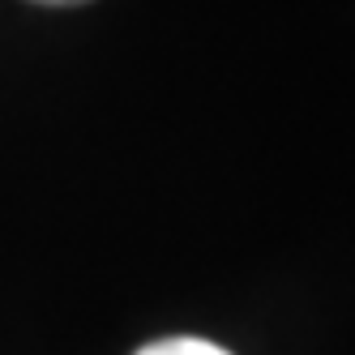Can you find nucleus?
<instances>
[{"label":"nucleus","instance_id":"nucleus-1","mask_svg":"<svg viewBox=\"0 0 355 355\" xmlns=\"http://www.w3.org/2000/svg\"><path fill=\"white\" fill-rule=\"evenodd\" d=\"M137 355H232V351H223L218 343H206V338H163L141 347Z\"/></svg>","mask_w":355,"mask_h":355},{"label":"nucleus","instance_id":"nucleus-2","mask_svg":"<svg viewBox=\"0 0 355 355\" xmlns=\"http://www.w3.org/2000/svg\"><path fill=\"white\" fill-rule=\"evenodd\" d=\"M39 5H86V0H39Z\"/></svg>","mask_w":355,"mask_h":355}]
</instances>
